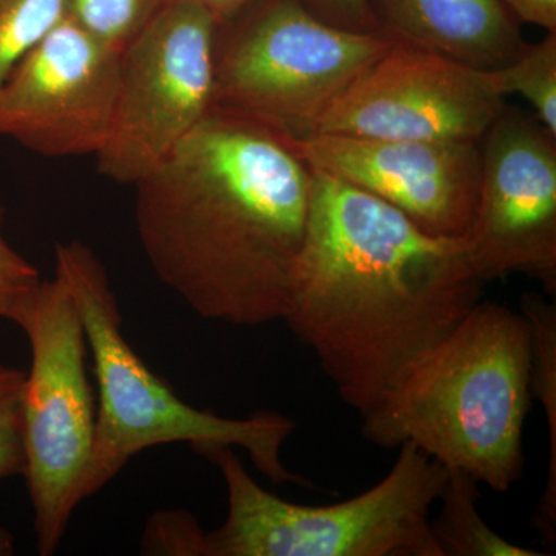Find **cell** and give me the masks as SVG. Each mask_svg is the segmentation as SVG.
<instances>
[{"label":"cell","instance_id":"cell-15","mask_svg":"<svg viewBox=\"0 0 556 556\" xmlns=\"http://www.w3.org/2000/svg\"><path fill=\"white\" fill-rule=\"evenodd\" d=\"M448 470V468H447ZM478 481L459 470H448L438 503L441 510L431 518L434 540L444 556H544L535 548L518 546L496 533L481 517Z\"/></svg>","mask_w":556,"mask_h":556},{"label":"cell","instance_id":"cell-4","mask_svg":"<svg viewBox=\"0 0 556 556\" xmlns=\"http://www.w3.org/2000/svg\"><path fill=\"white\" fill-rule=\"evenodd\" d=\"M54 254V274L67 285L83 318L100 394L86 500L100 493L139 453L178 442L193 452L208 445L241 448L273 484L309 485L281 459L294 420L274 412L225 417L179 399L124 336L118 300L93 249L72 240L58 243Z\"/></svg>","mask_w":556,"mask_h":556},{"label":"cell","instance_id":"cell-25","mask_svg":"<svg viewBox=\"0 0 556 556\" xmlns=\"http://www.w3.org/2000/svg\"><path fill=\"white\" fill-rule=\"evenodd\" d=\"M14 554V538L10 532L0 527V556Z\"/></svg>","mask_w":556,"mask_h":556},{"label":"cell","instance_id":"cell-11","mask_svg":"<svg viewBox=\"0 0 556 556\" xmlns=\"http://www.w3.org/2000/svg\"><path fill=\"white\" fill-rule=\"evenodd\" d=\"M121 53L64 17L0 87V137L49 156H97L118 100Z\"/></svg>","mask_w":556,"mask_h":556},{"label":"cell","instance_id":"cell-9","mask_svg":"<svg viewBox=\"0 0 556 556\" xmlns=\"http://www.w3.org/2000/svg\"><path fill=\"white\" fill-rule=\"evenodd\" d=\"M481 188L466 243L482 281L508 274L556 294V135L535 113L504 105L481 141Z\"/></svg>","mask_w":556,"mask_h":556},{"label":"cell","instance_id":"cell-3","mask_svg":"<svg viewBox=\"0 0 556 556\" xmlns=\"http://www.w3.org/2000/svg\"><path fill=\"white\" fill-rule=\"evenodd\" d=\"M532 397L529 320L521 311L479 302L362 417V434L380 448L415 445L504 493L525 470Z\"/></svg>","mask_w":556,"mask_h":556},{"label":"cell","instance_id":"cell-5","mask_svg":"<svg viewBox=\"0 0 556 556\" xmlns=\"http://www.w3.org/2000/svg\"><path fill=\"white\" fill-rule=\"evenodd\" d=\"M237 448L197 450L228 492L225 522L204 536V556H444L431 530L448 470L415 445L367 492L328 506L274 495L249 475Z\"/></svg>","mask_w":556,"mask_h":556},{"label":"cell","instance_id":"cell-1","mask_svg":"<svg viewBox=\"0 0 556 556\" xmlns=\"http://www.w3.org/2000/svg\"><path fill=\"white\" fill-rule=\"evenodd\" d=\"M482 285L466 240L428 233L386 201L313 169L283 321L361 417L481 302Z\"/></svg>","mask_w":556,"mask_h":556},{"label":"cell","instance_id":"cell-21","mask_svg":"<svg viewBox=\"0 0 556 556\" xmlns=\"http://www.w3.org/2000/svg\"><path fill=\"white\" fill-rule=\"evenodd\" d=\"M204 536L189 514L164 511L150 522L146 547L156 554L204 556Z\"/></svg>","mask_w":556,"mask_h":556},{"label":"cell","instance_id":"cell-12","mask_svg":"<svg viewBox=\"0 0 556 556\" xmlns=\"http://www.w3.org/2000/svg\"><path fill=\"white\" fill-rule=\"evenodd\" d=\"M313 169L397 208L420 229L466 239L481 188V142H428L316 134L288 139Z\"/></svg>","mask_w":556,"mask_h":556},{"label":"cell","instance_id":"cell-24","mask_svg":"<svg viewBox=\"0 0 556 556\" xmlns=\"http://www.w3.org/2000/svg\"><path fill=\"white\" fill-rule=\"evenodd\" d=\"M197 2L206 7L218 20H222V17L228 16L232 11L239 10L240 7L251 2V0H197Z\"/></svg>","mask_w":556,"mask_h":556},{"label":"cell","instance_id":"cell-14","mask_svg":"<svg viewBox=\"0 0 556 556\" xmlns=\"http://www.w3.org/2000/svg\"><path fill=\"white\" fill-rule=\"evenodd\" d=\"M547 295L525 292L521 313L532 328V396L540 401L548 428V468L543 495L538 501L533 527L543 543H556V305Z\"/></svg>","mask_w":556,"mask_h":556},{"label":"cell","instance_id":"cell-8","mask_svg":"<svg viewBox=\"0 0 556 556\" xmlns=\"http://www.w3.org/2000/svg\"><path fill=\"white\" fill-rule=\"evenodd\" d=\"M217 22L197 0H169L123 50L112 129L94 156L102 177L137 185L206 118Z\"/></svg>","mask_w":556,"mask_h":556},{"label":"cell","instance_id":"cell-10","mask_svg":"<svg viewBox=\"0 0 556 556\" xmlns=\"http://www.w3.org/2000/svg\"><path fill=\"white\" fill-rule=\"evenodd\" d=\"M504 105L486 72L394 43L343 91L313 135L481 142Z\"/></svg>","mask_w":556,"mask_h":556},{"label":"cell","instance_id":"cell-18","mask_svg":"<svg viewBox=\"0 0 556 556\" xmlns=\"http://www.w3.org/2000/svg\"><path fill=\"white\" fill-rule=\"evenodd\" d=\"M169 0H65L67 17L123 51Z\"/></svg>","mask_w":556,"mask_h":556},{"label":"cell","instance_id":"cell-6","mask_svg":"<svg viewBox=\"0 0 556 556\" xmlns=\"http://www.w3.org/2000/svg\"><path fill=\"white\" fill-rule=\"evenodd\" d=\"M394 42L318 20L302 0H251L217 22L212 110L287 139L309 137Z\"/></svg>","mask_w":556,"mask_h":556},{"label":"cell","instance_id":"cell-13","mask_svg":"<svg viewBox=\"0 0 556 556\" xmlns=\"http://www.w3.org/2000/svg\"><path fill=\"white\" fill-rule=\"evenodd\" d=\"M376 33L478 72L506 67L525 49L521 22L501 0H367Z\"/></svg>","mask_w":556,"mask_h":556},{"label":"cell","instance_id":"cell-19","mask_svg":"<svg viewBox=\"0 0 556 556\" xmlns=\"http://www.w3.org/2000/svg\"><path fill=\"white\" fill-rule=\"evenodd\" d=\"M25 372L0 364V482L22 477Z\"/></svg>","mask_w":556,"mask_h":556},{"label":"cell","instance_id":"cell-2","mask_svg":"<svg viewBox=\"0 0 556 556\" xmlns=\"http://www.w3.org/2000/svg\"><path fill=\"white\" fill-rule=\"evenodd\" d=\"M134 188L150 268L193 313L236 327L283 320L313 193L287 138L211 110Z\"/></svg>","mask_w":556,"mask_h":556},{"label":"cell","instance_id":"cell-17","mask_svg":"<svg viewBox=\"0 0 556 556\" xmlns=\"http://www.w3.org/2000/svg\"><path fill=\"white\" fill-rule=\"evenodd\" d=\"M64 17L65 0H0V87Z\"/></svg>","mask_w":556,"mask_h":556},{"label":"cell","instance_id":"cell-7","mask_svg":"<svg viewBox=\"0 0 556 556\" xmlns=\"http://www.w3.org/2000/svg\"><path fill=\"white\" fill-rule=\"evenodd\" d=\"M16 325L31 348L22 477L35 511L36 547L50 556L86 501L98 409L87 371L89 345L75 299L58 274L42 280Z\"/></svg>","mask_w":556,"mask_h":556},{"label":"cell","instance_id":"cell-20","mask_svg":"<svg viewBox=\"0 0 556 556\" xmlns=\"http://www.w3.org/2000/svg\"><path fill=\"white\" fill-rule=\"evenodd\" d=\"M3 226L5 208L0 206V318L16 324L43 278L33 263L11 247Z\"/></svg>","mask_w":556,"mask_h":556},{"label":"cell","instance_id":"cell-16","mask_svg":"<svg viewBox=\"0 0 556 556\" xmlns=\"http://www.w3.org/2000/svg\"><path fill=\"white\" fill-rule=\"evenodd\" d=\"M486 75L504 98H526L536 118L556 135V31H547L538 43H526L510 64Z\"/></svg>","mask_w":556,"mask_h":556},{"label":"cell","instance_id":"cell-22","mask_svg":"<svg viewBox=\"0 0 556 556\" xmlns=\"http://www.w3.org/2000/svg\"><path fill=\"white\" fill-rule=\"evenodd\" d=\"M314 14L329 25L343 30L376 33L367 0H302Z\"/></svg>","mask_w":556,"mask_h":556},{"label":"cell","instance_id":"cell-23","mask_svg":"<svg viewBox=\"0 0 556 556\" xmlns=\"http://www.w3.org/2000/svg\"><path fill=\"white\" fill-rule=\"evenodd\" d=\"M519 22L556 31V0H501Z\"/></svg>","mask_w":556,"mask_h":556}]
</instances>
